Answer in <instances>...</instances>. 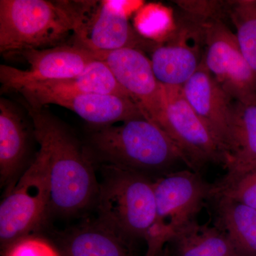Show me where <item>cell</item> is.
<instances>
[{"mask_svg": "<svg viewBox=\"0 0 256 256\" xmlns=\"http://www.w3.org/2000/svg\"><path fill=\"white\" fill-rule=\"evenodd\" d=\"M90 142L105 163L154 180L180 170V164L188 168L169 136L146 118L97 127L92 133Z\"/></svg>", "mask_w": 256, "mask_h": 256, "instance_id": "cell-2", "label": "cell"}, {"mask_svg": "<svg viewBox=\"0 0 256 256\" xmlns=\"http://www.w3.org/2000/svg\"><path fill=\"white\" fill-rule=\"evenodd\" d=\"M162 256H168V252H166V250L164 249V252H163L162 255Z\"/></svg>", "mask_w": 256, "mask_h": 256, "instance_id": "cell-27", "label": "cell"}, {"mask_svg": "<svg viewBox=\"0 0 256 256\" xmlns=\"http://www.w3.org/2000/svg\"><path fill=\"white\" fill-rule=\"evenodd\" d=\"M58 249L62 256H132V242L98 220L66 232Z\"/></svg>", "mask_w": 256, "mask_h": 256, "instance_id": "cell-17", "label": "cell"}, {"mask_svg": "<svg viewBox=\"0 0 256 256\" xmlns=\"http://www.w3.org/2000/svg\"><path fill=\"white\" fill-rule=\"evenodd\" d=\"M204 34V62L234 100L256 99V82L235 34L222 20L201 23Z\"/></svg>", "mask_w": 256, "mask_h": 256, "instance_id": "cell-9", "label": "cell"}, {"mask_svg": "<svg viewBox=\"0 0 256 256\" xmlns=\"http://www.w3.org/2000/svg\"><path fill=\"white\" fill-rule=\"evenodd\" d=\"M127 1H82V14L74 31L76 44L94 53L124 48H154L128 20Z\"/></svg>", "mask_w": 256, "mask_h": 256, "instance_id": "cell-8", "label": "cell"}, {"mask_svg": "<svg viewBox=\"0 0 256 256\" xmlns=\"http://www.w3.org/2000/svg\"><path fill=\"white\" fill-rule=\"evenodd\" d=\"M214 226L238 256H256V210L226 197L214 196Z\"/></svg>", "mask_w": 256, "mask_h": 256, "instance_id": "cell-18", "label": "cell"}, {"mask_svg": "<svg viewBox=\"0 0 256 256\" xmlns=\"http://www.w3.org/2000/svg\"><path fill=\"white\" fill-rule=\"evenodd\" d=\"M26 107L48 159L50 212L70 216L95 204L99 181L92 158L60 119L44 108Z\"/></svg>", "mask_w": 256, "mask_h": 256, "instance_id": "cell-1", "label": "cell"}, {"mask_svg": "<svg viewBox=\"0 0 256 256\" xmlns=\"http://www.w3.org/2000/svg\"><path fill=\"white\" fill-rule=\"evenodd\" d=\"M182 89L188 104L222 146L226 162L234 100L210 73L204 58Z\"/></svg>", "mask_w": 256, "mask_h": 256, "instance_id": "cell-13", "label": "cell"}, {"mask_svg": "<svg viewBox=\"0 0 256 256\" xmlns=\"http://www.w3.org/2000/svg\"><path fill=\"white\" fill-rule=\"evenodd\" d=\"M214 196L226 197L256 210V168L226 175L222 181L214 184Z\"/></svg>", "mask_w": 256, "mask_h": 256, "instance_id": "cell-22", "label": "cell"}, {"mask_svg": "<svg viewBox=\"0 0 256 256\" xmlns=\"http://www.w3.org/2000/svg\"><path fill=\"white\" fill-rule=\"evenodd\" d=\"M204 34L200 23L176 26L164 43L158 44L152 52L153 72L160 84L182 87L191 78L203 60Z\"/></svg>", "mask_w": 256, "mask_h": 256, "instance_id": "cell-12", "label": "cell"}, {"mask_svg": "<svg viewBox=\"0 0 256 256\" xmlns=\"http://www.w3.org/2000/svg\"><path fill=\"white\" fill-rule=\"evenodd\" d=\"M26 105L37 107L47 98L82 94H112L131 98L120 86L105 62L98 58L73 78L35 82L20 89ZM132 99V98H131Z\"/></svg>", "mask_w": 256, "mask_h": 256, "instance_id": "cell-14", "label": "cell"}, {"mask_svg": "<svg viewBox=\"0 0 256 256\" xmlns=\"http://www.w3.org/2000/svg\"><path fill=\"white\" fill-rule=\"evenodd\" d=\"M50 104L73 111L84 120L96 127L146 118L142 109L132 99L112 94H82L52 96L34 108H44Z\"/></svg>", "mask_w": 256, "mask_h": 256, "instance_id": "cell-16", "label": "cell"}, {"mask_svg": "<svg viewBox=\"0 0 256 256\" xmlns=\"http://www.w3.org/2000/svg\"><path fill=\"white\" fill-rule=\"evenodd\" d=\"M256 161V99L234 101L227 175L238 174Z\"/></svg>", "mask_w": 256, "mask_h": 256, "instance_id": "cell-19", "label": "cell"}, {"mask_svg": "<svg viewBox=\"0 0 256 256\" xmlns=\"http://www.w3.org/2000/svg\"><path fill=\"white\" fill-rule=\"evenodd\" d=\"M163 87L164 112L158 126L174 143L188 169L200 173L210 164L225 166L222 146L188 104L182 87Z\"/></svg>", "mask_w": 256, "mask_h": 256, "instance_id": "cell-7", "label": "cell"}, {"mask_svg": "<svg viewBox=\"0 0 256 256\" xmlns=\"http://www.w3.org/2000/svg\"><path fill=\"white\" fill-rule=\"evenodd\" d=\"M176 4L192 16V21L204 22L212 20H222L220 14L226 12L227 2L175 1Z\"/></svg>", "mask_w": 256, "mask_h": 256, "instance_id": "cell-24", "label": "cell"}, {"mask_svg": "<svg viewBox=\"0 0 256 256\" xmlns=\"http://www.w3.org/2000/svg\"><path fill=\"white\" fill-rule=\"evenodd\" d=\"M94 54L105 62L146 118L158 126L164 112V87L154 75L150 58L136 48Z\"/></svg>", "mask_w": 256, "mask_h": 256, "instance_id": "cell-11", "label": "cell"}, {"mask_svg": "<svg viewBox=\"0 0 256 256\" xmlns=\"http://www.w3.org/2000/svg\"><path fill=\"white\" fill-rule=\"evenodd\" d=\"M256 161L255 162L252 163V165H250V166H249L248 168H246V169L244 170V171L242 172H246V171H248V170L256 169ZM242 172H240V173H242ZM232 175H233V174H232Z\"/></svg>", "mask_w": 256, "mask_h": 256, "instance_id": "cell-26", "label": "cell"}, {"mask_svg": "<svg viewBox=\"0 0 256 256\" xmlns=\"http://www.w3.org/2000/svg\"><path fill=\"white\" fill-rule=\"evenodd\" d=\"M214 190V184L190 169L154 180L156 220L146 242V256H162L172 237L196 220L205 203L213 198Z\"/></svg>", "mask_w": 256, "mask_h": 256, "instance_id": "cell-5", "label": "cell"}, {"mask_svg": "<svg viewBox=\"0 0 256 256\" xmlns=\"http://www.w3.org/2000/svg\"><path fill=\"white\" fill-rule=\"evenodd\" d=\"M164 250L169 256H238L222 230L197 220L176 232Z\"/></svg>", "mask_w": 256, "mask_h": 256, "instance_id": "cell-20", "label": "cell"}, {"mask_svg": "<svg viewBox=\"0 0 256 256\" xmlns=\"http://www.w3.org/2000/svg\"><path fill=\"white\" fill-rule=\"evenodd\" d=\"M48 159L42 148L0 204V244L3 252L33 235L50 212Z\"/></svg>", "mask_w": 256, "mask_h": 256, "instance_id": "cell-6", "label": "cell"}, {"mask_svg": "<svg viewBox=\"0 0 256 256\" xmlns=\"http://www.w3.org/2000/svg\"><path fill=\"white\" fill-rule=\"evenodd\" d=\"M226 12L236 30L238 46L256 82V0L227 1Z\"/></svg>", "mask_w": 256, "mask_h": 256, "instance_id": "cell-21", "label": "cell"}, {"mask_svg": "<svg viewBox=\"0 0 256 256\" xmlns=\"http://www.w3.org/2000/svg\"><path fill=\"white\" fill-rule=\"evenodd\" d=\"M98 220L128 242H146L156 220L154 180L104 163L95 203Z\"/></svg>", "mask_w": 256, "mask_h": 256, "instance_id": "cell-4", "label": "cell"}, {"mask_svg": "<svg viewBox=\"0 0 256 256\" xmlns=\"http://www.w3.org/2000/svg\"><path fill=\"white\" fill-rule=\"evenodd\" d=\"M82 10V1L0 0V52L60 46L74 33Z\"/></svg>", "mask_w": 256, "mask_h": 256, "instance_id": "cell-3", "label": "cell"}, {"mask_svg": "<svg viewBox=\"0 0 256 256\" xmlns=\"http://www.w3.org/2000/svg\"><path fill=\"white\" fill-rule=\"evenodd\" d=\"M30 132L12 101L0 99V182L10 191L28 168Z\"/></svg>", "mask_w": 256, "mask_h": 256, "instance_id": "cell-15", "label": "cell"}, {"mask_svg": "<svg viewBox=\"0 0 256 256\" xmlns=\"http://www.w3.org/2000/svg\"><path fill=\"white\" fill-rule=\"evenodd\" d=\"M18 54L30 67L28 70H22L10 66H0V82L3 92H18L23 87L35 82L73 78L97 60L94 52L78 44L26 50Z\"/></svg>", "mask_w": 256, "mask_h": 256, "instance_id": "cell-10", "label": "cell"}, {"mask_svg": "<svg viewBox=\"0 0 256 256\" xmlns=\"http://www.w3.org/2000/svg\"><path fill=\"white\" fill-rule=\"evenodd\" d=\"M3 254L4 256H62L60 249L52 242L34 234L14 242Z\"/></svg>", "mask_w": 256, "mask_h": 256, "instance_id": "cell-23", "label": "cell"}, {"mask_svg": "<svg viewBox=\"0 0 256 256\" xmlns=\"http://www.w3.org/2000/svg\"><path fill=\"white\" fill-rule=\"evenodd\" d=\"M142 12H139L136 18V30L143 37L153 38L154 32L162 30L164 23L168 24V21H163L165 16L164 10L158 8H144Z\"/></svg>", "mask_w": 256, "mask_h": 256, "instance_id": "cell-25", "label": "cell"}]
</instances>
